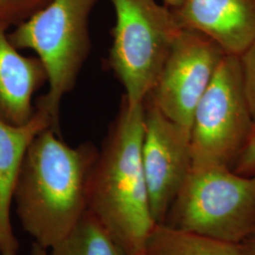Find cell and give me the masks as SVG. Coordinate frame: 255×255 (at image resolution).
<instances>
[{
    "instance_id": "obj_1",
    "label": "cell",
    "mask_w": 255,
    "mask_h": 255,
    "mask_svg": "<svg viewBox=\"0 0 255 255\" xmlns=\"http://www.w3.org/2000/svg\"><path fill=\"white\" fill-rule=\"evenodd\" d=\"M99 148L90 142L67 145L48 128L27 147L12 203L33 243L49 251L88 211L92 171Z\"/></svg>"
},
{
    "instance_id": "obj_2",
    "label": "cell",
    "mask_w": 255,
    "mask_h": 255,
    "mask_svg": "<svg viewBox=\"0 0 255 255\" xmlns=\"http://www.w3.org/2000/svg\"><path fill=\"white\" fill-rule=\"evenodd\" d=\"M144 102L129 106L122 97L94 165L88 211L126 255L144 253L155 222L142 162Z\"/></svg>"
},
{
    "instance_id": "obj_3",
    "label": "cell",
    "mask_w": 255,
    "mask_h": 255,
    "mask_svg": "<svg viewBox=\"0 0 255 255\" xmlns=\"http://www.w3.org/2000/svg\"><path fill=\"white\" fill-rule=\"evenodd\" d=\"M98 0H50L8 33L17 49L33 50L46 69L48 89L36 107L60 133V105L71 91L90 51L89 21Z\"/></svg>"
},
{
    "instance_id": "obj_4",
    "label": "cell",
    "mask_w": 255,
    "mask_h": 255,
    "mask_svg": "<svg viewBox=\"0 0 255 255\" xmlns=\"http://www.w3.org/2000/svg\"><path fill=\"white\" fill-rule=\"evenodd\" d=\"M162 224L239 245L255 230V176L192 166Z\"/></svg>"
},
{
    "instance_id": "obj_5",
    "label": "cell",
    "mask_w": 255,
    "mask_h": 255,
    "mask_svg": "<svg viewBox=\"0 0 255 255\" xmlns=\"http://www.w3.org/2000/svg\"><path fill=\"white\" fill-rule=\"evenodd\" d=\"M116 14L110 68L129 106L143 103L182 30L173 10L157 0H110Z\"/></svg>"
},
{
    "instance_id": "obj_6",
    "label": "cell",
    "mask_w": 255,
    "mask_h": 255,
    "mask_svg": "<svg viewBox=\"0 0 255 255\" xmlns=\"http://www.w3.org/2000/svg\"><path fill=\"white\" fill-rule=\"evenodd\" d=\"M254 125L239 59L225 55L193 114L192 166L233 168Z\"/></svg>"
},
{
    "instance_id": "obj_7",
    "label": "cell",
    "mask_w": 255,
    "mask_h": 255,
    "mask_svg": "<svg viewBox=\"0 0 255 255\" xmlns=\"http://www.w3.org/2000/svg\"><path fill=\"white\" fill-rule=\"evenodd\" d=\"M225 55L208 37L182 28L146 99L191 130L194 111Z\"/></svg>"
},
{
    "instance_id": "obj_8",
    "label": "cell",
    "mask_w": 255,
    "mask_h": 255,
    "mask_svg": "<svg viewBox=\"0 0 255 255\" xmlns=\"http://www.w3.org/2000/svg\"><path fill=\"white\" fill-rule=\"evenodd\" d=\"M142 162L155 224H162L192 167L191 130L144 101Z\"/></svg>"
},
{
    "instance_id": "obj_9",
    "label": "cell",
    "mask_w": 255,
    "mask_h": 255,
    "mask_svg": "<svg viewBox=\"0 0 255 255\" xmlns=\"http://www.w3.org/2000/svg\"><path fill=\"white\" fill-rule=\"evenodd\" d=\"M180 27L239 57L255 41V0H183L172 9Z\"/></svg>"
},
{
    "instance_id": "obj_10",
    "label": "cell",
    "mask_w": 255,
    "mask_h": 255,
    "mask_svg": "<svg viewBox=\"0 0 255 255\" xmlns=\"http://www.w3.org/2000/svg\"><path fill=\"white\" fill-rule=\"evenodd\" d=\"M48 128H52L50 117L36 106L34 115L24 125L0 120V255H18L20 244L11 223L14 185L27 147Z\"/></svg>"
},
{
    "instance_id": "obj_11",
    "label": "cell",
    "mask_w": 255,
    "mask_h": 255,
    "mask_svg": "<svg viewBox=\"0 0 255 255\" xmlns=\"http://www.w3.org/2000/svg\"><path fill=\"white\" fill-rule=\"evenodd\" d=\"M7 29L0 25V120L21 126L34 115L33 95L47 75L37 56H24L12 46Z\"/></svg>"
},
{
    "instance_id": "obj_12",
    "label": "cell",
    "mask_w": 255,
    "mask_h": 255,
    "mask_svg": "<svg viewBox=\"0 0 255 255\" xmlns=\"http://www.w3.org/2000/svg\"><path fill=\"white\" fill-rule=\"evenodd\" d=\"M146 255H241L239 246L155 224L146 238Z\"/></svg>"
},
{
    "instance_id": "obj_13",
    "label": "cell",
    "mask_w": 255,
    "mask_h": 255,
    "mask_svg": "<svg viewBox=\"0 0 255 255\" xmlns=\"http://www.w3.org/2000/svg\"><path fill=\"white\" fill-rule=\"evenodd\" d=\"M48 255H126L89 211L77 226L48 251Z\"/></svg>"
},
{
    "instance_id": "obj_14",
    "label": "cell",
    "mask_w": 255,
    "mask_h": 255,
    "mask_svg": "<svg viewBox=\"0 0 255 255\" xmlns=\"http://www.w3.org/2000/svg\"><path fill=\"white\" fill-rule=\"evenodd\" d=\"M50 0H0V25L15 27Z\"/></svg>"
},
{
    "instance_id": "obj_15",
    "label": "cell",
    "mask_w": 255,
    "mask_h": 255,
    "mask_svg": "<svg viewBox=\"0 0 255 255\" xmlns=\"http://www.w3.org/2000/svg\"><path fill=\"white\" fill-rule=\"evenodd\" d=\"M238 59L245 96L255 123V41Z\"/></svg>"
},
{
    "instance_id": "obj_16",
    "label": "cell",
    "mask_w": 255,
    "mask_h": 255,
    "mask_svg": "<svg viewBox=\"0 0 255 255\" xmlns=\"http://www.w3.org/2000/svg\"><path fill=\"white\" fill-rule=\"evenodd\" d=\"M233 170L245 176H255V123Z\"/></svg>"
},
{
    "instance_id": "obj_17",
    "label": "cell",
    "mask_w": 255,
    "mask_h": 255,
    "mask_svg": "<svg viewBox=\"0 0 255 255\" xmlns=\"http://www.w3.org/2000/svg\"><path fill=\"white\" fill-rule=\"evenodd\" d=\"M238 246L241 255H255V230Z\"/></svg>"
},
{
    "instance_id": "obj_18",
    "label": "cell",
    "mask_w": 255,
    "mask_h": 255,
    "mask_svg": "<svg viewBox=\"0 0 255 255\" xmlns=\"http://www.w3.org/2000/svg\"><path fill=\"white\" fill-rule=\"evenodd\" d=\"M30 255H48V251L33 243L31 247Z\"/></svg>"
},
{
    "instance_id": "obj_19",
    "label": "cell",
    "mask_w": 255,
    "mask_h": 255,
    "mask_svg": "<svg viewBox=\"0 0 255 255\" xmlns=\"http://www.w3.org/2000/svg\"><path fill=\"white\" fill-rule=\"evenodd\" d=\"M183 2V0H162V3L169 9H177Z\"/></svg>"
},
{
    "instance_id": "obj_20",
    "label": "cell",
    "mask_w": 255,
    "mask_h": 255,
    "mask_svg": "<svg viewBox=\"0 0 255 255\" xmlns=\"http://www.w3.org/2000/svg\"><path fill=\"white\" fill-rule=\"evenodd\" d=\"M145 255V253H142V254H138V255Z\"/></svg>"
}]
</instances>
